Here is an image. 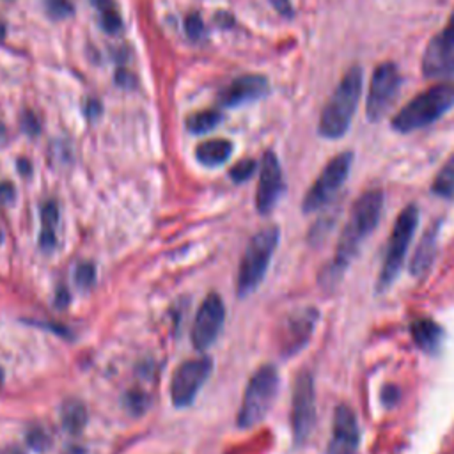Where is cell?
<instances>
[{
    "label": "cell",
    "mask_w": 454,
    "mask_h": 454,
    "mask_svg": "<svg viewBox=\"0 0 454 454\" xmlns=\"http://www.w3.org/2000/svg\"><path fill=\"white\" fill-rule=\"evenodd\" d=\"M417 223H419V209L413 204L406 206L395 218L390 238L387 241L383 266L378 277V291H385L395 280L404 262L410 241L417 231Z\"/></svg>",
    "instance_id": "8992f818"
},
{
    "label": "cell",
    "mask_w": 454,
    "mask_h": 454,
    "mask_svg": "<svg viewBox=\"0 0 454 454\" xmlns=\"http://www.w3.org/2000/svg\"><path fill=\"white\" fill-rule=\"evenodd\" d=\"M60 419H62V426L67 433L71 434H76L80 433L85 424H87V410L83 406L82 401L78 399H67L64 404H62V413H60Z\"/></svg>",
    "instance_id": "ffe728a7"
},
{
    "label": "cell",
    "mask_w": 454,
    "mask_h": 454,
    "mask_svg": "<svg viewBox=\"0 0 454 454\" xmlns=\"http://www.w3.org/2000/svg\"><path fill=\"white\" fill-rule=\"evenodd\" d=\"M44 7H46V12L55 18V20H60V18H67L73 14V5L69 0H44Z\"/></svg>",
    "instance_id": "484cf974"
},
{
    "label": "cell",
    "mask_w": 454,
    "mask_h": 454,
    "mask_svg": "<svg viewBox=\"0 0 454 454\" xmlns=\"http://www.w3.org/2000/svg\"><path fill=\"white\" fill-rule=\"evenodd\" d=\"M358 443H360V429H358L356 415L349 406L339 404L333 411L328 454H356Z\"/></svg>",
    "instance_id": "5bb4252c"
},
{
    "label": "cell",
    "mask_w": 454,
    "mask_h": 454,
    "mask_svg": "<svg viewBox=\"0 0 454 454\" xmlns=\"http://www.w3.org/2000/svg\"><path fill=\"white\" fill-rule=\"evenodd\" d=\"M96 280V268L92 262H80L74 270V282L78 287L82 289H89L92 287Z\"/></svg>",
    "instance_id": "cb8c5ba5"
},
{
    "label": "cell",
    "mask_w": 454,
    "mask_h": 454,
    "mask_svg": "<svg viewBox=\"0 0 454 454\" xmlns=\"http://www.w3.org/2000/svg\"><path fill=\"white\" fill-rule=\"evenodd\" d=\"M232 153V144L227 138H211L206 142H200L195 149V156L202 165L216 167L229 160Z\"/></svg>",
    "instance_id": "ac0fdd59"
},
{
    "label": "cell",
    "mask_w": 454,
    "mask_h": 454,
    "mask_svg": "<svg viewBox=\"0 0 454 454\" xmlns=\"http://www.w3.org/2000/svg\"><path fill=\"white\" fill-rule=\"evenodd\" d=\"M225 319V307L222 298L216 293H209L200 309L197 310L193 326H192V342L197 349L209 348L216 335L220 333V328Z\"/></svg>",
    "instance_id": "7c38bea8"
},
{
    "label": "cell",
    "mask_w": 454,
    "mask_h": 454,
    "mask_svg": "<svg viewBox=\"0 0 454 454\" xmlns=\"http://www.w3.org/2000/svg\"><path fill=\"white\" fill-rule=\"evenodd\" d=\"M278 227H264L247 245L238 270V294H250L264 278L278 243Z\"/></svg>",
    "instance_id": "277c9868"
},
{
    "label": "cell",
    "mask_w": 454,
    "mask_h": 454,
    "mask_svg": "<svg viewBox=\"0 0 454 454\" xmlns=\"http://www.w3.org/2000/svg\"><path fill=\"white\" fill-rule=\"evenodd\" d=\"M184 32H186L188 39H192V41H200L204 37V34H206L204 21L197 12H192L184 18Z\"/></svg>",
    "instance_id": "d4e9b609"
},
{
    "label": "cell",
    "mask_w": 454,
    "mask_h": 454,
    "mask_svg": "<svg viewBox=\"0 0 454 454\" xmlns=\"http://www.w3.org/2000/svg\"><path fill=\"white\" fill-rule=\"evenodd\" d=\"M101 27L108 34H117L121 30L122 21H121V16H119L117 9L108 11V12H101Z\"/></svg>",
    "instance_id": "83f0119b"
},
{
    "label": "cell",
    "mask_w": 454,
    "mask_h": 454,
    "mask_svg": "<svg viewBox=\"0 0 454 454\" xmlns=\"http://www.w3.org/2000/svg\"><path fill=\"white\" fill-rule=\"evenodd\" d=\"M381 209L383 193L380 190H369L356 199V202L351 207L349 220L340 234L337 252L330 264L325 266V270L319 275V284L325 289L333 287L340 280L349 261L355 257L360 243L376 229L381 216Z\"/></svg>",
    "instance_id": "6da1fadb"
},
{
    "label": "cell",
    "mask_w": 454,
    "mask_h": 454,
    "mask_svg": "<svg viewBox=\"0 0 454 454\" xmlns=\"http://www.w3.org/2000/svg\"><path fill=\"white\" fill-rule=\"evenodd\" d=\"M316 422V390L309 371H300L293 383L291 397V426L294 443H303Z\"/></svg>",
    "instance_id": "9c48e42d"
},
{
    "label": "cell",
    "mask_w": 454,
    "mask_h": 454,
    "mask_svg": "<svg viewBox=\"0 0 454 454\" xmlns=\"http://www.w3.org/2000/svg\"><path fill=\"white\" fill-rule=\"evenodd\" d=\"M115 82L119 85H122V87H135V76L129 71H126V69H117Z\"/></svg>",
    "instance_id": "1f68e13d"
},
{
    "label": "cell",
    "mask_w": 454,
    "mask_h": 454,
    "mask_svg": "<svg viewBox=\"0 0 454 454\" xmlns=\"http://www.w3.org/2000/svg\"><path fill=\"white\" fill-rule=\"evenodd\" d=\"M59 223V207L53 200L44 202L41 209V236L39 245L44 250H51L55 247V227Z\"/></svg>",
    "instance_id": "d6986e66"
},
{
    "label": "cell",
    "mask_w": 454,
    "mask_h": 454,
    "mask_svg": "<svg viewBox=\"0 0 454 454\" xmlns=\"http://www.w3.org/2000/svg\"><path fill=\"white\" fill-rule=\"evenodd\" d=\"M254 172H255V161H254V160H241V161H238V163L231 168L229 174H231L232 181L243 183V181H247Z\"/></svg>",
    "instance_id": "4316f807"
},
{
    "label": "cell",
    "mask_w": 454,
    "mask_h": 454,
    "mask_svg": "<svg viewBox=\"0 0 454 454\" xmlns=\"http://www.w3.org/2000/svg\"><path fill=\"white\" fill-rule=\"evenodd\" d=\"M381 397H383V403L390 406V404H394V403L397 401V397H399V388H395V387H392V385H387L385 390H383V394H381Z\"/></svg>",
    "instance_id": "e575fe53"
},
{
    "label": "cell",
    "mask_w": 454,
    "mask_h": 454,
    "mask_svg": "<svg viewBox=\"0 0 454 454\" xmlns=\"http://www.w3.org/2000/svg\"><path fill=\"white\" fill-rule=\"evenodd\" d=\"M422 73L427 78H442L454 73V12L443 30L427 44L422 57Z\"/></svg>",
    "instance_id": "8fae6325"
},
{
    "label": "cell",
    "mask_w": 454,
    "mask_h": 454,
    "mask_svg": "<svg viewBox=\"0 0 454 454\" xmlns=\"http://www.w3.org/2000/svg\"><path fill=\"white\" fill-rule=\"evenodd\" d=\"M431 192L442 199H454V156L436 174Z\"/></svg>",
    "instance_id": "44dd1931"
},
{
    "label": "cell",
    "mask_w": 454,
    "mask_h": 454,
    "mask_svg": "<svg viewBox=\"0 0 454 454\" xmlns=\"http://www.w3.org/2000/svg\"><path fill=\"white\" fill-rule=\"evenodd\" d=\"M5 135H7V133H5V128H4V124L0 122V145L5 142Z\"/></svg>",
    "instance_id": "74e56055"
},
{
    "label": "cell",
    "mask_w": 454,
    "mask_h": 454,
    "mask_svg": "<svg viewBox=\"0 0 454 454\" xmlns=\"http://www.w3.org/2000/svg\"><path fill=\"white\" fill-rule=\"evenodd\" d=\"M14 199V186L9 181L0 183V204H9Z\"/></svg>",
    "instance_id": "4dcf8cb0"
},
{
    "label": "cell",
    "mask_w": 454,
    "mask_h": 454,
    "mask_svg": "<svg viewBox=\"0 0 454 454\" xmlns=\"http://www.w3.org/2000/svg\"><path fill=\"white\" fill-rule=\"evenodd\" d=\"M220 121H222L220 112L202 110V112H197V114H193L186 119V128H188V131H192L195 135H200V133L211 131Z\"/></svg>",
    "instance_id": "7402d4cb"
},
{
    "label": "cell",
    "mask_w": 454,
    "mask_h": 454,
    "mask_svg": "<svg viewBox=\"0 0 454 454\" xmlns=\"http://www.w3.org/2000/svg\"><path fill=\"white\" fill-rule=\"evenodd\" d=\"M454 106V83H438L408 101L392 119V128L410 133L438 121Z\"/></svg>",
    "instance_id": "3957f363"
},
{
    "label": "cell",
    "mask_w": 454,
    "mask_h": 454,
    "mask_svg": "<svg viewBox=\"0 0 454 454\" xmlns=\"http://www.w3.org/2000/svg\"><path fill=\"white\" fill-rule=\"evenodd\" d=\"M362 94V67L353 66L346 71L333 94L323 106L319 117V135L325 138H340L351 124Z\"/></svg>",
    "instance_id": "7a4b0ae2"
},
{
    "label": "cell",
    "mask_w": 454,
    "mask_h": 454,
    "mask_svg": "<svg viewBox=\"0 0 454 454\" xmlns=\"http://www.w3.org/2000/svg\"><path fill=\"white\" fill-rule=\"evenodd\" d=\"M401 89V74L394 62H381L371 76V85L365 99L367 119L380 121L394 105Z\"/></svg>",
    "instance_id": "ba28073f"
},
{
    "label": "cell",
    "mask_w": 454,
    "mask_h": 454,
    "mask_svg": "<svg viewBox=\"0 0 454 454\" xmlns=\"http://www.w3.org/2000/svg\"><path fill=\"white\" fill-rule=\"evenodd\" d=\"M271 5L277 9L278 14H282L284 18H291L293 16V5L289 0H270Z\"/></svg>",
    "instance_id": "d6a6232c"
},
{
    "label": "cell",
    "mask_w": 454,
    "mask_h": 454,
    "mask_svg": "<svg viewBox=\"0 0 454 454\" xmlns=\"http://www.w3.org/2000/svg\"><path fill=\"white\" fill-rule=\"evenodd\" d=\"M284 190V179H282V170L277 156L268 151L262 156L261 161V174H259V184H257V193H255V206L257 211L266 215L270 213L280 193Z\"/></svg>",
    "instance_id": "9a60e30c"
},
{
    "label": "cell",
    "mask_w": 454,
    "mask_h": 454,
    "mask_svg": "<svg viewBox=\"0 0 454 454\" xmlns=\"http://www.w3.org/2000/svg\"><path fill=\"white\" fill-rule=\"evenodd\" d=\"M278 388V372L273 365L266 364L261 365L250 378L245 395L241 401V408L238 413V426L239 427H252L259 424L268 410L271 408V403L277 395Z\"/></svg>",
    "instance_id": "5b68a950"
},
{
    "label": "cell",
    "mask_w": 454,
    "mask_h": 454,
    "mask_svg": "<svg viewBox=\"0 0 454 454\" xmlns=\"http://www.w3.org/2000/svg\"><path fill=\"white\" fill-rule=\"evenodd\" d=\"M213 20H215V23H218L222 28H229V27L234 25L232 14H229V12H225V11H218Z\"/></svg>",
    "instance_id": "836d02e7"
},
{
    "label": "cell",
    "mask_w": 454,
    "mask_h": 454,
    "mask_svg": "<svg viewBox=\"0 0 454 454\" xmlns=\"http://www.w3.org/2000/svg\"><path fill=\"white\" fill-rule=\"evenodd\" d=\"M99 114H101V105L96 99H89V103H87V115L96 119Z\"/></svg>",
    "instance_id": "8d00e7d4"
},
{
    "label": "cell",
    "mask_w": 454,
    "mask_h": 454,
    "mask_svg": "<svg viewBox=\"0 0 454 454\" xmlns=\"http://www.w3.org/2000/svg\"><path fill=\"white\" fill-rule=\"evenodd\" d=\"M268 92V80L261 74H243L229 83L220 94V103L223 106H238L247 101L262 98Z\"/></svg>",
    "instance_id": "2e32d148"
},
{
    "label": "cell",
    "mask_w": 454,
    "mask_h": 454,
    "mask_svg": "<svg viewBox=\"0 0 454 454\" xmlns=\"http://www.w3.org/2000/svg\"><path fill=\"white\" fill-rule=\"evenodd\" d=\"M410 333L413 342L426 353H436L442 346L443 330L438 323H434L429 317H419L411 321Z\"/></svg>",
    "instance_id": "e0dca14e"
},
{
    "label": "cell",
    "mask_w": 454,
    "mask_h": 454,
    "mask_svg": "<svg viewBox=\"0 0 454 454\" xmlns=\"http://www.w3.org/2000/svg\"><path fill=\"white\" fill-rule=\"evenodd\" d=\"M126 406H128V410H129L133 415H140V413L147 408V397H145L142 392H138V390L129 392V394L126 395Z\"/></svg>",
    "instance_id": "f1b7e54d"
},
{
    "label": "cell",
    "mask_w": 454,
    "mask_h": 454,
    "mask_svg": "<svg viewBox=\"0 0 454 454\" xmlns=\"http://www.w3.org/2000/svg\"><path fill=\"white\" fill-rule=\"evenodd\" d=\"M317 321V310L305 307L289 314L280 328L278 346L282 355L289 356L300 351L310 339L312 330Z\"/></svg>",
    "instance_id": "4fadbf2b"
},
{
    "label": "cell",
    "mask_w": 454,
    "mask_h": 454,
    "mask_svg": "<svg viewBox=\"0 0 454 454\" xmlns=\"http://www.w3.org/2000/svg\"><path fill=\"white\" fill-rule=\"evenodd\" d=\"M5 32H7V28H5V25L0 21V43L5 39Z\"/></svg>",
    "instance_id": "f35d334b"
},
{
    "label": "cell",
    "mask_w": 454,
    "mask_h": 454,
    "mask_svg": "<svg viewBox=\"0 0 454 454\" xmlns=\"http://www.w3.org/2000/svg\"><path fill=\"white\" fill-rule=\"evenodd\" d=\"M351 161H353L351 153H340L326 163L323 172L317 176V179L314 181V184L309 188V192L303 197L301 207L305 213L317 211L333 199V195L344 184V181L349 174Z\"/></svg>",
    "instance_id": "52a82bcc"
},
{
    "label": "cell",
    "mask_w": 454,
    "mask_h": 454,
    "mask_svg": "<svg viewBox=\"0 0 454 454\" xmlns=\"http://www.w3.org/2000/svg\"><path fill=\"white\" fill-rule=\"evenodd\" d=\"M211 371H213V362L209 356L183 362L176 369L170 381V397L174 406L177 408L188 406L195 399L200 387L209 378Z\"/></svg>",
    "instance_id": "30bf717a"
},
{
    "label": "cell",
    "mask_w": 454,
    "mask_h": 454,
    "mask_svg": "<svg viewBox=\"0 0 454 454\" xmlns=\"http://www.w3.org/2000/svg\"><path fill=\"white\" fill-rule=\"evenodd\" d=\"M433 254H434V234L429 232L422 243L419 245L415 255H413V262L410 266V270L415 273V275H420L427 270V266L431 264V259H433Z\"/></svg>",
    "instance_id": "603a6c76"
},
{
    "label": "cell",
    "mask_w": 454,
    "mask_h": 454,
    "mask_svg": "<svg viewBox=\"0 0 454 454\" xmlns=\"http://www.w3.org/2000/svg\"><path fill=\"white\" fill-rule=\"evenodd\" d=\"M20 124H21L23 131H25L27 135H30V137H35V135L39 133V129H41V126H39V119L35 117V114H32V112H28V110L21 114V117H20Z\"/></svg>",
    "instance_id": "f546056e"
},
{
    "label": "cell",
    "mask_w": 454,
    "mask_h": 454,
    "mask_svg": "<svg viewBox=\"0 0 454 454\" xmlns=\"http://www.w3.org/2000/svg\"><path fill=\"white\" fill-rule=\"evenodd\" d=\"M90 2H92V5H94L99 12H108V11L117 9L115 4H114V0H90Z\"/></svg>",
    "instance_id": "d590c367"
}]
</instances>
